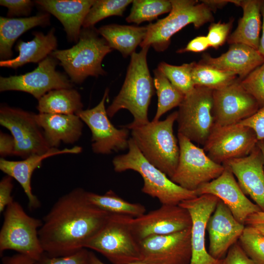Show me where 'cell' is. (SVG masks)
Segmentation results:
<instances>
[{"instance_id":"1","label":"cell","mask_w":264,"mask_h":264,"mask_svg":"<svg viewBox=\"0 0 264 264\" xmlns=\"http://www.w3.org/2000/svg\"><path fill=\"white\" fill-rule=\"evenodd\" d=\"M86 192L77 188L63 195L44 218L38 233L48 256H66L85 248L108 221L111 214L91 204Z\"/></svg>"},{"instance_id":"2","label":"cell","mask_w":264,"mask_h":264,"mask_svg":"<svg viewBox=\"0 0 264 264\" xmlns=\"http://www.w3.org/2000/svg\"><path fill=\"white\" fill-rule=\"evenodd\" d=\"M150 47L134 52L127 70L124 84L118 95L107 108L108 116L112 117L119 110L126 109L133 116V121L126 128L145 124L149 122L148 108L154 94V83L147 62Z\"/></svg>"},{"instance_id":"3","label":"cell","mask_w":264,"mask_h":264,"mask_svg":"<svg viewBox=\"0 0 264 264\" xmlns=\"http://www.w3.org/2000/svg\"><path fill=\"white\" fill-rule=\"evenodd\" d=\"M175 111L163 121L149 122L126 128L145 158L171 178L177 166L179 147L174 134L173 126L177 118Z\"/></svg>"},{"instance_id":"4","label":"cell","mask_w":264,"mask_h":264,"mask_svg":"<svg viewBox=\"0 0 264 264\" xmlns=\"http://www.w3.org/2000/svg\"><path fill=\"white\" fill-rule=\"evenodd\" d=\"M128 152L115 156L112 164L116 172L132 170L143 179L142 192L157 198L161 204L178 205L198 197L196 191L186 190L173 182L167 175L149 162L132 138L129 140Z\"/></svg>"},{"instance_id":"5","label":"cell","mask_w":264,"mask_h":264,"mask_svg":"<svg viewBox=\"0 0 264 264\" xmlns=\"http://www.w3.org/2000/svg\"><path fill=\"white\" fill-rule=\"evenodd\" d=\"M99 35L94 26L83 27L75 45L68 49H57L50 54L60 62L72 83L79 84L88 76L106 74L102 62L112 49Z\"/></svg>"},{"instance_id":"6","label":"cell","mask_w":264,"mask_h":264,"mask_svg":"<svg viewBox=\"0 0 264 264\" xmlns=\"http://www.w3.org/2000/svg\"><path fill=\"white\" fill-rule=\"evenodd\" d=\"M172 9L165 18L151 23L147 26V33L140 46H152L156 51L166 50L175 34L189 24L198 28L213 22L211 10L202 2L194 0H171Z\"/></svg>"},{"instance_id":"7","label":"cell","mask_w":264,"mask_h":264,"mask_svg":"<svg viewBox=\"0 0 264 264\" xmlns=\"http://www.w3.org/2000/svg\"><path fill=\"white\" fill-rule=\"evenodd\" d=\"M3 217L0 231V256L11 250L39 260L44 253L38 233L43 221L28 215L15 200L6 207Z\"/></svg>"},{"instance_id":"8","label":"cell","mask_w":264,"mask_h":264,"mask_svg":"<svg viewBox=\"0 0 264 264\" xmlns=\"http://www.w3.org/2000/svg\"><path fill=\"white\" fill-rule=\"evenodd\" d=\"M128 217L111 214L107 222L85 248L99 252L112 264L141 261L139 242L130 228Z\"/></svg>"},{"instance_id":"9","label":"cell","mask_w":264,"mask_h":264,"mask_svg":"<svg viewBox=\"0 0 264 264\" xmlns=\"http://www.w3.org/2000/svg\"><path fill=\"white\" fill-rule=\"evenodd\" d=\"M213 92L211 89L195 86L179 106L178 133L192 142L204 145L215 124Z\"/></svg>"},{"instance_id":"10","label":"cell","mask_w":264,"mask_h":264,"mask_svg":"<svg viewBox=\"0 0 264 264\" xmlns=\"http://www.w3.org/2000/svg\"><path fill=\"white\" fill-rule=\"evenodd\" d=\"M179 156L176 170L171 180L181 187L196 191L201 185L218 177L224 166L211 159L204 150L181 134L177 133Z\"/></svg>"},{"instance_id":"11","label":"cell","mask_w":264,"mask_h":264,"mask_svg":"<svg viewBox=\"0 0 264 264\" xmlns=\"http://www.w3.org/2000/svg\"><path fill=\"white\" fill-rule=\"evenodd\" d=\"M258 142L255 132L248 126L239 123L227 126L215 124L203 149L211 159L222 165L249 155Z\"/></svg>"},{"instance_id":"12","label":"cell","mask_w":264,"mask_h":264,"mask_svg":"<svg viewBox=\"0 0 264 264\" xmlns=\"http://www.w3.org/2000/svg\"><path fill=\"white\" fill-rule=\"evenodd\" d=\"M0 124L7 129L15 141L13 155L25 158L32 154H43L51 148L42 129L37 124L35 113L21 109L2 106Z\"/></svg>"},{"instance_id":"13","label":"cell","mask_w":264,"mask_h":264,"mask_svg":"<svg viewBox=\"0 0 264 264\" xmlns=\"http://www.w3.org/2000/svg\"><path fill=\"white\" fill-rule=\"evenodd\" d=\"M58 61L49 55L33 71L20 75L0 77V91L16 90L31 94L39 100L48 92L72 88L67 77L56 70Z\"/></svg>"},{"instance_id":"14","label":"cell","mask_w":264,"mask_h":264,"mask_svg":"<svg viewBox=\"0 0 264 264\" xmlns=\"http://www.w3.org/2000/svg\"><path fill=\"white\" fill-rule=\"evenodd\" d=\"M108 94L107 88L96 106L76 114L90 130L92 149L96 154H110L128 148L129 129H117L108 118L105 105Z\"/></svg>"},{"instance_id":"15","label":"cell","mask_w":264,"mask_h":264,"mask_svg":"<svg viewBox=\"0 0 264 264\" xmlns=\"http://www.w3.org/2000/svg\"><path fill=\"white\" fill-rule=\"evenodd\" d=\"M128 221L138 242L150 236L181 231L191 228L192 224L188 211L179 204H162L160 208L140 217H128Z\"/></svg>"},{"instance_id":"16","label":"cell","mask_w":264,"mask_h":264,"mask_svg":"<svg viewBox=\"0 0 264 264\" xmlns=\"http://www.w3.org/2000/svg\"><path fill=\"white\" fill-rule=\"evenodd\" d=\"M141 261L150 264H189L191 227L176 233L153 236L139 242Z\"/></svg>"},{"instance_id":"17","label":"cell","mask_w":264,"mask_h":264,"mask_svg":"<svg viewBox=\"0 0 264 264\" xmlns=\"http://www.w3.org/2000/svg\"><path fill=\"white\" fill-rule=\"evenodd\" d=\"M260 108L254 98L242 88L239 78L225 87L213 90L212 113L216 124L238 123Z\"/></svg>"},{"instance_id":"18","label":"cell","mask_w":264,"mask_h":264,"mask_svg":"<svg viewBox=\"0 0 264 264\" xmlns=\"http://www.w3.org/2000/svg\"><path fill=\"white\" fill-rule=\"evenodd\" d=\"M219 198L211 194H203L180 202L191 217L192 255L189 264H221L222 259L213 258L205 247L207 222L214 212Z\"/></svg>"},{"instance_id":"19","label":"cell","mask_w":264,"mask_h":264,"mask_svg":"<svg viewBox=\"0 0 264 264\" xmlns=\"http://www.w3.org/2000/svg\"><path fill=\"white\" fill-rule=\"evenodd\" d=\"M223 165L222 173L217 178L201 185L196 190V193L198 196L203 194L216 196L228 207L234 218L245 225L250 215L262 210L243 193L230 169Z\"/></svg>"},{"instance_id":"20","label":"cell","mask_w":264,"mask_h":264,"mask_svg":"<svg viewBox=\"0 0 264 264\" xmlns=\"http://www.w3.org/2000/svg\"><path fill=\"white\" fill-rule=\"evenodd\" d=\"M245 226L234 218L228 207L219 199L207 224L209 254L216 259H223L229 249L238 241Z\"/></svg>"},{"instance_id":"21","label":"cell","mask_w":264,"mask_h":264,"mask_svg":"<svg viewBox=\"0 0 264 264\" xmlns=\"http://www.w3.org/2000/svg\"><path fill=\"white\" fill-rule=\"evenodd\" d=\"M222 165L231 171L243 193L264 211V158L258 145L246 156L229 160Z\"/></svg>"},{"instance_id":"22","label":"cell","mask_w":264,"mask_h":264,"mask_svg":"<svg viewBox=\"0 0 264 264\" xmlns=\"http://www.w3.org/2000/svg\"><path fill=\"white\" fill-rule=\"evenodd\" d=\"M82 151V148L78 146L62 150L51 148L44 154H32L22 160L11 161L1 158L0 169L20 183L28 198L29 208L36 209L40 207L41 202L32 191L31 180L34 171L42 166L46 158L60 154H77Z\"/></svg>"},{"instance_id":"23","label":"cell","mask_w":264,"mask_h":264,"mask_svg":"<svg viewBox=\"0 0 264 264\" xmlns=\"http://www.w3.org/2000/svg\"><path fill=\"white\" fill-rule=\"evenodd\" d=\"M95 0H38L35 3L62 24L70 42L77 43L84 21Z\"/></svg>"},{"instance_id":"24","label":"cell","mask_w":264,"mask_h":264,"mask_svg":"<svg viewBox=\"0 0 264 264\" xmlns=\"http://www.w3.org/2000/svg\"><path fill=\"white\" fill-rule=\"evenodd\" d=\"M230 45L226 52L218 57L203 55L199 63L233 72L240 80L264 63V58L258 50L242 44Z\"/></svg>"},{"instance_id":"25","label":"cell","mask_w":264,"mask_h":264,"mask_svg":"<svg viewBox=\"0 0 264 264\" xmlns=\"http://www.w3.org/2000/svg\"><path fill=\"white\" fill-rule=\"evenodd\" d=\"M35 118L51 148H57L61 142L73 144L82 135L83 121L76 114L39 113Z\"/></svg>"},{"instance_id":"26","label":"cell","mask_w":264,"mask_h":264,"mask_svg":"<svg viewBox=\"0 0 264 264\" xmlns=\"http://www.w3.org/2000/svg\"><path fill=\"white\" fill-rule=\"evenodd\" d=\"M33 35L34 38L31 41H19L16 45L19 55L13 59L0 61V66L16 69L28 63H39L57 49V39L54 28L46 35L41 32H35Z\"/></svg>"},{"instance_id":"27","label":"cell","mask_w":264,"mask_h":264,"mask_svg":"<svg viewBox=\"0 0 264 264\" xmlns=\"http://www.w3.org/2000/svg\"><path fill=\"white\" fill-rule=\"evenodd\" d=\"M261 2L260 0L240 1L239 6L242 8V16L235 31L229 36L228 44H242L258 49L262 28Z\"/></svg>"},{"instance_id":"28","label":"cell","mask_w":264,"mask_h":264,"mask_svg":"<svg viewBox=\"0 0 264 264\" xmlns=\"http://www.w3.org/2000/svg\"><path fill=\"white\" fill-rule=\"evenodd\" d=\"M50 23L49 13H40L26 18L0 17V58L10 59L12 48L17 39L26 31L36 26H46Z\"/></svg>"},{"instance_id":"29","label":"cell","mask_w":264,"mask_h":264,"mask_svg":"<svg viewBox=\"0 0 264 264\" xmlns=\"http://www.w3.org/2000/svg\"><path fill=\"white\" fill-rule=\"evenodd\" d=\"M99 35L106 41L112 49L118 50L123 57L132 55L137 46L145 39L147 26L111 24L97 29Z\"/></svg>"},{"instance_id":"30","label":"cell","mask_w":264,"mask_h":264,"mask_svg":"<svg viewBox=\"0 0 264 264\" xmlns=\"http://www.w3.org/2000/svg\"><path fill=\"white\" fill-rule=\"evenodd\" d=\"M83 107L80 93L72 88L48 92L38 100L37 109L39 113L76 114Z\"/></svg>"},{"instance_id":"31","label":"cell","mask_w":264,"mask_h":264,"mask_svg":"<svg viewBox=\"0 0 264 264\" xmlns=\"http://www.w3.org/2000/svg\"><path fill=\"white\" fill-rule=\"evenodd\" d=\"M86 197L91 204L110 214L137 218L146 212L143 205L127 201L112 190L102 195L87 192Z\"/></svg>"},{"instance_id":"32","label":"cell","mask_w":264,"mask_h":264,"mask_svg":"<svg viewBox=\"0 0 264 264\" xmlns=\"http://www.w3.org/2000/svg\"><path fill=\"white\" fill-rule=\"evenodd\" d=\"M154 87L158 97V104L153 121H157L166 112L179 107L185 95L175 87L157 68L154 70Z\"/></svg>"},{"instance_id":"33","label":"cell","mask_w":264,"mask_h":264,"mask_svg":"<svg viewBox=\"0 0 264 264\" xmlns=\"http://www.w3.org/2000/svg\"><path fill=\"white\" fill-rule=\"evenodd\" d=\"M195 86L212 90L225 87L235 81L237 76L233 72L220 70L200 63H194L192 71Z\"/></svg>"},{"instance_id":"34","label":"cell","mask_w":264,"mask_h":264,"mask_svg":"<svg viewBox=\"0 0 264 264\" xmlns=\"http://www.w3.org/2000/svg\"><path fill=\"white\" fill-rule=\"evenodd\" d=\"M171 9L170 0H134L126 20L128 22L138 24L146 21H152L159 15L170 12Z\"/></svg>"},{"instance_id":"35","label":"cell","mask_w":264,"mask_h":264,"mask_svg":"<svg viewBox=\"0 0 264 264\" xmlns=\"http://www.w3.org/2000/svg\"><path fill=\"white\" fill-rule=\"evenodd\" d=\"M131 0H95L88 12L83 27L94 26L100 21L111 16H122Z\"/></svg>"},{"instance_id":"36","label":"cell","mask_w":264,"mask_h":264,"mask_svg":"<svg viewBox=\"0 0 264 264\" xmlns=\"http://www.w3.org/2000/svg\"><path fill=\"white\" fill-rule=\"evenodd\" d=\"M194 63L174 66L162 62L159 64L157 68L175 87L185 95L191 92L195 87L192 76Z\"/></svg>"},{"instance_id":"37","label":"cell","mask_w":264,"mask_h":264,"mask_svg":"<svg viewBox=\"0 0 264 264\" xmlns=\"http://www.w3.org/2000/svg\"><path fill=\"white\" fill-rule=\"evenodd\" d=\"M238 242L256 264H264V235L252 226L246 225Z\"/></svg>"},{"instance_id":"38","label":"cell","mask_w":264,"mask_h":264,"mask_svg":"<svg viewBox=\"0 0 264 264\" xmlns=\"http://www.w3.org/2000/svg\"><path fill=\"white\" fill-rule=\"evenodd\" d=\"M240 80L242 88L258 102L264 106V63Z\"/></svg>"},{"instance_id":"39","label":"cell","mask_w":264,"mask_h":264,"mask_svg":"<svg viewBox=\"0 0 264 264\" xmlns=\"http://www.w3.org/2000/svg\"><path fill=\"white\" fill-rule=\"evenodd\" d=\"M35 264H90V251L83 248L73 254L60 257H50L44 253Z\"/></svg>"},{"instance_id":"40","label":"cell","mask_w":264,"mask_h":264,"mask_svg":"<svg viewBox=\"0 0 264 264\" xmlns=\"http://www.w3.org/2000/svg\"><path fill=\"white\" fill-rule=\"evenodd\" d=\"M233 22L231 19L227 22H213L210 24L206 36L210 46L217 49L223 44L229 36Z\"/></svg>"},{"instance_id":"41","label":"cell","mask_w":264,"mask_h":264,"mask_svg":"<svg viewBox=\"0 0 264 264\" xmlns=\"http://www.w3.org/2000/svg\"><path fill=\"white\" fill-rule=\"evenodd\" d=\"M34 1L30 0H0V5L8 8L7 16H28L32 9Z\"/></svg>"},{"instance_id":"42","label":"cell","mask_w":264,"mask_h":264,"mask_svg":"<svg viewBox=\"0 0 264 264\" xmlns=\"http://www.w3.org/2000/svg\"><path fill=\"white\" fill-rule=\"evenodd\" d=\"M239 123L248 126L255 132L258 141L264 140V106L250 117Z\"/></svg>"},{"instance_id":"43","label":"cell","mask_w":264,"mask_h":264,"mask_svg":"<svg viewBox=\"0 0 264 264\" xmlns=\"http://www.w3.org/2000/svg\"><path fill=\"white\" fill-rule=\"evenodd\" d=\"M221 264H256L245 253L238 242L228 250Z\"/></svg>"},{"instance_id":"44","label":"cell","mask_w":264,"mask_h":264,"mask_svg":"<svg viewBox=\"0 0 264 264\" xmlns=\"http://www.w3.org/2000/svg\"><path fill=\"white\" fill-rule=\"evenodd\" d=\"M13 178L6 175L0 181V213L4 212L6 207L14 201L11 193L13 188Z\"/></svg>"},{"instance_id":"45","label":"cell","mask_w":264,"mask_h":264,"mask_svg":"<svg viewBox=\"0 0 264 264\" xmlns=\"http://www.w3.org/2000/svg\"><path fill=\"white\" fill-rule=\"evenodd\" d=\"M209 46H210L206 36H198L190 41L185 48L180 49L177 52L178 53L200 52L207 49Z\"/></svg>"},{"instance_id":"46","label":"cell","mask_w":264,"mask_h":264,"mask_svg":"<svg viewBox=\"0 0 264 264\" xmlns=\"http://www.w3.org/2000/svg\"><path fill=\"white\" fill-rule=\"evenodd\" d=\"M15 146V141L13 136L1 132L0 133V155L2 158L13 155Z\"/></svg>"},{"instance_id":"47","label":"cell","mask_w":264,"mask_h":264,"mask_svg":"<svg viewBox=\"0 0 264 264\" xmlns=\"http://www.w3.org/2000/svg\"><path fill=\"white\" fill-rule=\"evenodd\" d=\"M35 260L20 253L2 257L1 259V264H35Z\"/></svg>"},{"instance_id":"48","label":"cell","mask_w":264,"mask_h":264,"mask_svg":"<svg viewBox=\"0 0 264 264\" xmlns=\"http://www.w3.org/2000/svg\"><path fill=\"white\" fill-rule=\"evenodd\" d=\"M264 223V211H260L250 215L246 220L245 225Z\"/></svg>"},{"instance_id":"49","label":"cell","mask_w":264,"mask_h":264,"mask_svg":"<svg viewBox=\"0 0 264 264\" xmlns=\"http://www.w3.org/2000/svg\"><path fill=\"white\" fill-rule=\"evenodd\" d=\"M201 1L206 5L212 12H215L218 8H222L229 2V0H205Z\"/></svg>"},{"instance_id":"50","label":"cell","mask_w":264,"mask_h":264,"mask_svg":"<svg viewBox=\"0 0 264 264\" xmlns=\"http://www.w3.org/2000/svg\"><path fill=\"white\" fill-rule=\"evenodd\" d=\"M261 16L262 17V35L260 37L258 51L264 58V0H262L261 7Z\"/></svg>"},{"instance_id":"51","label":"cell","mask_w":264,"mask_h":264,"mask_svg":"<svg viewBox=\"0 0 264 264\" xmlns=\"http://www.w3.org/2000/svg\"><path fill=\"white\" fill-rule=\"evenodd\" d=\"M90 264H106L101 261L93 252L90 251ZM128 264H150L142 261H139Z\"/></svg>"},{"instance_id":"52","label":"cell","mask_w":264,"mask_h":264,"mask_svg":"<svg viewBox=\"0 0 264 264\" xmlns=\"http://www.w3.org/2000/svg\"><path fill=\"white\" fill-rule=\"evenodd\" d=\"M260 233L264 235V223H258L251 225Z\"/></svg>"},{"instance_id":"53","label":"cell","mask_w":264,"mask_h":264,"mask_svg":"<svg viewBox=\"0 0 264 264\" xmlns=\"http://www.w3.org/2000/svg\"><path fill=\"white\" fill-rule=\"evenodd\" d=\"M257 145L261 150L264 158V140L258 141Z\"/></svg>"}]
</instances>
